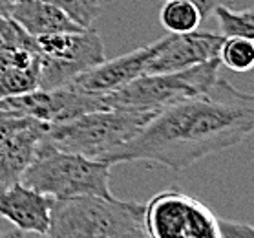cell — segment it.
<instances>
[{"mask_svg":"<svg viewBox=\"0 0 254 238\" xmlns=\"http://www.w3.org/2000/svg\"><path fill=\"white\" fill-rule=\"evenodd\" d=\"M254 132V93L218 77L199 97L163 108L106 163L143 161L181 172Z\"/></svg>","mask_w":254,"mask_h":238,"instance_id":"obj_1","label":"cell"},{"mask_svg":"<svg viewBox=\"0 0 254 238\" xmlns=\"http://www.w3.org/2000/svg\"><path fill=\"white\" fill-rule=\"evenodd\" d=\"M110 163L59 151L42 138L37 156L22 176L24 185L55 200L77 196L112 198Z\"/></svg>","mask_w":254,"mask_h":238,"instance_id":"obj_2","label":"cell"},{"mask_svg":"<svg viewBox=\"0 0 254 238\" xmlns=\"http://www.w3.org/2000/svg\"><path fill=\"white\" fill-rule=\"evenodd\" d=\"M156 114L157 112L117 108L90 112L64 123H48L44 141L59 151L106 161Z\"/></svg>","mask_w":254,"mask_h":238,"instance_id":"obj_3","label":"cell"},{"mask_svg":"<svg viewBox=\"0 0 254 238\" xmlns=\"http://www.w3.org/2000/svg\"><path fill=\"white\" fill-rule=\"evenodd\" d=\"M220 66V57H216L187 70L144 74L127 82L125 86L103 93L104 108L159 112L189 99L199 97L218 81Z\"/></svg>","mask_w":254,"mask_h":238,"instance_id":"obj_4","label":"cell"},{"mask_svg":"<svg viewBox=\"0 0 254 238\" xmlns=\"http://www.w3.org/2000/svg\"><path fill=\"white\" fill-rule=\"evenodd\" d=\"M144 203L117 198L77 196L55 200L48 235L52 238H127L143 227Z\"/></svg>","mask_w":254,"mask_h":238,"instance_id":"obj_5","label":"cell"},{"mask_svg":"<svg viewBox=\"0 0 254 238\" xmlns=\"http://www.w3.org/2000/svg\"><path fill=\"white\" fill-rule=\"evenodd\" d=\"M39 46V88L68 86L77 76L103 63L104 44L97 29L35 37Z\"/></svg>","mask_w":254,"mask_h":238,"instance_id":"obj_6","label":"cell"},{"mask_svg":"<svg viewBox=\"0 0 254 238\" xmlns=\"http://www.w3.org/2000/svg\"><path fill=\"white\" fill-rule=\"evenodd\" d=\"M143 229L148 238H221L220 218L178 189L157 192L144 203Z\"/></svg>","mask_w":254,"mask_h":238,"instance_id":"obj_7","label":"cell"},{"mask_svg":"<svg viewBox=\"0 0 254 238\" xmlns=\"http://www.w3.org/2000/svg\"><path fill=\"white\" fill-rule=\"evenodd\" d=\"M159 50L154 53L146 66V74L187 70L190 66L207 63L220 55V48L225 41L221 33L194 29L189 33H170L159 39Z\"/></svg>","mask_w":254,"mask_h":238,"instance_id":"obj_8","label":"cell"},{"mask_svg":"<svg viewBox=\"0 0 254 238\" xmlns=\"http://www.w3.org/2000/svg\"><path fill=\"white\" fill-rule=\"evenodd\" d=\"M159 42L161 41H156L148 46L137 48L110 61L104 59L97 66L77 76L68 86L88 93H106L125 86L127 82L146 74V66L154 57V53L159 50Z\"/></svg>","mask_w":254,"mask_h":238,"instance_id":"obj_9","label":"cell"},{"mask_svg":"<svg viewBox=\"0 0 254 238\" xmlns=\"http://www.w3.org/2000/svg\"><path fill=\"white\" fill-rule=\"evenodd\" d=\"M53 202L55 198L18 181L0 192V216L11 222L18 231L48 235Z\"/></svg>","mask_w":254,"mask_h":238,"instance_id":"obj_10","label":"cell"},{"mask_svg":"<svg viewBox=\"0 0 254 238\" xmlns=\"http://www.w3.org/2000/svg\"><path fill=\"white\" fill-rule=\"evenodd\" d=\"M48 123L33 119L28 127L0 141V192L22 180L37 156Z\"/></svg>","mask_w":254,"mask_h":238,"instance_id":"obj_11","label":"cell"},{"mask_svg":"<svg viewBox=\"0 0 254 238\" xmlns=\"http://www.w3.org/2000/svg\"><path fill=\"white\" fill-rule=\"evenodd\" d=\"M11 17L33 37L86 29L44 0H13Z\"/></svg>","mask_w":254,"mask_h":238,"instance_id":"obj_12","label":"cell"},{"mask_svg":"<svg viewBox=\"0 0 254 238\" xmlns=\"http://www.w3.org/2000/svg\"><path fill=\"white\" fill-rule=\"evenodd\" d=\"M159 22L168 33H189L203 22L197 7L189 0H165L159 9Z\"/></svg>","mask_w":254,"mask_h":238,"instance_id":"obj_13","label":"cell"},{"mask_svg":"<svg viewBox=\"0 0 254 238\" xmlns=\"http://www.w3.org/2000/svg\"><path fill=\"white\" fill-rule=\"evenodd\" d=\"M220 61L229 70L243 74L254 68V41L245 37H225L220 48Z\"/></svg>","mask_w":254,"mask_h":238,"instance_id":"obj_14","label":"cell"},{"mask_svg":"<svg viewBox=\"0 0 254 238\" xmlns=\"http://www.w3.org/2000/svg\"><path fill=\"white\" fill-rule=\"evenodd\" d=\"M212 15L218 18L220 33L223 37H245L254 41V7L234 11L229 6H220Z\"/></svg>","mask_w":254,"mask_h":238,"instance_id":"obj_15","label":"cell"},{"mask_svg":"<svg viewBox=\"0 0 254 238\" xmlns=\"http://www.w3.org/2000/svg\"><path fill=\"white\" fill-rule=\"evenodd\" d=\"M39 88V61L29 68H11L0 77V101Z\"/></svg>","mask_w":254,"mask_h":238,"instance_id":"obj_16","label":"cell"},{"mask_svg":"<svg viewBox=\"0 0 254 238\" xmlns=\"http://www.w3.org/2000/svg\"><path fill=\"white\" fill-rule=\"evenodd\" d=\"M0 50H31L39 52L37 39L29 35L13 17H0Z\"/></svg>","mask_w":254,"mask_h":238,"instance_id":"obj_17","label":"cell"},{"mask_svg":"<svg viewBox=\"0 0 254 238\" xmlns=\"http://www.w3.org/2000/svg\"><path fill=\"white\" fill-rule=\"evenodd\" d=\"M64 11L81 28H92L101 15V0H44Z\"/></svg>","mask_w":254,"mask_h":238,"instance_id":"obj_18","label":"cell"},{"mask_svg":"<svg viewBox=\"0 0 254 238\" xmlns=\"http://www.w3.org/2000/svg\"><path fill=\"white\" fill-rule=\"evenodd\" d=\"M33 119L35 117L18 116V114H13V112L0 110V141H4L6 138L17 134L18 130L26 128Z\"/></svg>","mask_w":254,"mask_h":238,"instance_id":"obj_19","label":"cell"},{"mask_svg":"<svg viewBox=\"0 0 254 238\" xmlns=\"http://www.w3.org/2000/svg\"><path fill=\"white\" fill-rule=\"evenodd\" d=\"M221 238H254V226L245 222L220 220Z\"/></svg>","mask_w":254,"mask_h":238,"instance_id":"obj_20","label":"cell"},{"mask_svg":"<svg viewBox=\"0 0 254 238\" xmlns=\"http://www.w3.org/2000/svg\"><path fill=\"white\" fill-rule=\"evenodd\" d=\"M190 4L197 7V11L201 15V20H207L210 15L214 13V9L220 6H229L234 0H189Z\"/></svg>","mask_w":254,"mask_h":238,"instance_id":"obj_21","label":"cell"},{"mask_svg":"<svg viewBox=\"0 0 254 238\" xmlns=\"http://www.w3.org/2000/svg\"><path fill=\"white\" fill-rule=\"evenodd\" d=\"M13 0H0V17H11Z\"/></svg>","mask_w":254,"mask_h":238,"instance_id":"obj_22","label":"cell"},{"mask_svg":"<svg viewBox=\"0 0 254 238\" xmlns=\"http://www.w3.org/2000/svg\"><path fill=\"white\" fill-rule=\"evenodd\" d=\"M0 238H22V231H18V229L0 231Z\"/></svg>","mask_w":254,"mask_h":238,"instance_id":"obj_23","label":"cell"},{"mask_svg":"<svg viewBox=\"0 0 254 238\" xmlns=\"http://www.w3.org/2000/svg\"><path fill=\"white\" fill-rule=\"evenodd\" d=\"M127 238H148V237H146V233H144L143 227H137V229L130 233V235H128Z\"/></svg>","mask_w":254,"mask_h":238,"instance_id":"obj_24","label":"cell"},{"mask_svg":"<svg viewBox=\"0 0 254 238\" xmlns=\"http://www.w3.org/2000/svg\"><path fill=\"white\" fill-rule=\"evenodd\" d=\"M39 238H52L50 235H39Z\"/></svg>","mask_w":254,"mask_h":238,"instance_id":"obj_25","label":"cell"}]
</instances>
